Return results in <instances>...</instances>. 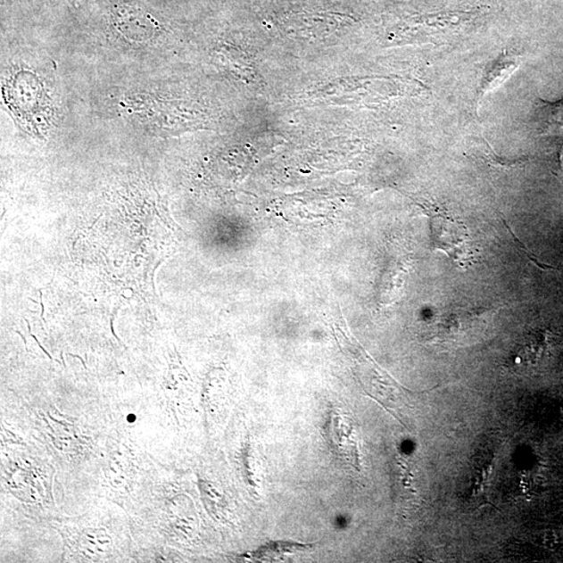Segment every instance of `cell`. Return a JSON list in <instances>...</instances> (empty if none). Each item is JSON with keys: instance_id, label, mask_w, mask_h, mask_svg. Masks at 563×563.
<instances>
[{"instance_id": "obj_1", "label": "cell", "mask_w": 563, "mask_h": 563, "mask_svg": "<svg viewBox=\"0 0 563 563\" xmlns=\"http://www.w3.org/2000/svg\"><path fill=\"white\" fill-rule=\"evenodd\" d=\"M418 205L430 220L433 249L444 253L460 268L467 269L473 265L476 252L468 227L441 203L423 201Z\"/></svg>"}, {"instance_id": "obj_2", "label": "cell", "mask_w": 563, "mask_h": 563, "mask_svg": "<svg viewBox=\"0 0 563 563\" xmlns=\"http://www.w3.org/2000/svg\"><path fill=\"white\" fill-rule=\"evenodd\" d=\"M518 66L519 58L517 55L511 54L507 49H504L496 59L491 62L486 66L484 77L480 80L476 106L480 107L484 98L500 86H502L517 70Z\"/></svg>"}, {"instance_id": "obj_3", "label": "cell", "mask_w": 563, "mask_h": 563, "mask_svg": "<svg viewBox=\"0 0 563 563\" xmlns=\"http://www.w3.org/2000/svg\"><path fill=\"white\" fill-rule=\"evenodd\" d=\"M534 126L541 135H562L563 100L555 103L540 101L534 116Z\"/></svg>"}, {"instance_id": "obj_4", "label": "cell", "mask_w": 563, "mask_h": 563, "mask_svg": "<svg viewBox=\"0 0 563 563\" xmlns=\"http://www.w3.org/2000/svg\"><path fill=\"white\" fill-rule=\"evenodd\" d=\"M485 151L473 153V157L482 161L490 169L501 172L515 171L522 169L527 163V159H516L509 160L503 157L498 156L496 152L490 144L484 139Z\"/></svg>"}, {"instance_id": "obj_5", "label": "cell", "mask_w": 563, "mask_h": 563, "mask_svg": "<svg viewBox=\"0 0 563 563\" xmlns=\"http://www.w3.org/2000/svg\"><path fill=\"white\" fill-rule=\"evenodd\" d=\"M307 548L308 546H305V544L299 543H270L268 544V546L258 550L255 553V559L262 560H264V559H270L272 554L277 555V557H281L283 553L296 552V550Z\"/></svg>"}, {"instance_id": "obj_6", "label": "cell", "mask_w": 563, "mask_h": 563, "mask_svg": "<svg viewBox=\"0 0 563 563\" xmlns=\"http://www.w3.org/2000/svg\"><path fill=\"white\" fill-rule=\"evenodd\" d=\"M553 172L557 178L563 183V145L560 146L559 153H557V162Z\"/></svg>"}]
</instances>
